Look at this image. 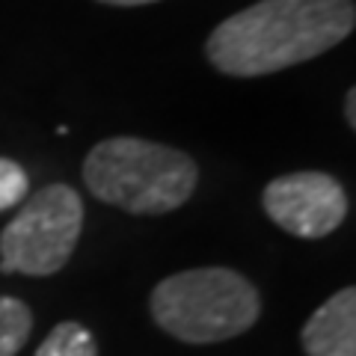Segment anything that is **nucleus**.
<instances>
[{
    "instance_id": "8",
    "label": "nucleus",
    "mask_w": 356,
    "mask_h": 356,
    "mask_svg": "<svg viewBox=\"0 0 356 356\" xmlns=\"http://www.w3.org/2000/svg\"><path fill=\"white\" fill-rule=\"evenodd\" d=\"M36 356H98V344L83 324L77 321H63L57 324L48 339L39 344Z\"/></svg>"
},
{
    "instance_id": "5",
    "label": "nucleus",
    "mask_w": 356,
    "mask_h": 356,
    "mask_svg": "<svg viewBox=\"0 0 356 356\" xmlns=\"http://www.w3.org/2000/svg\"><path fill=\"white\" fill-rule=\"evenodd\" d=\"M261 208L282 232L303 241L332 235L348 217V193L339 178L318 170L273 178L261 193Z\"/></svg>"
},
{
    "instance_id": "10",
    "label": "nucleus",
    "mask_w": 356,
    "mask_h": 356,
    "mask_svg": "<svg viewBox=\"0 0 356 356\" xmlns=\"http://www.w3.org/2000/svg\"><path fill=\"white\" fill-rule=\"evenodd\" d=\"M344 116H348V125L356 128V89H348V98H344Z\"/></svg>"
},
{
    "instance_id": "2",
    "label": "nucleus",
    "mask_w": 356,
    "mask_h": 356,
    "mask_svg": "<svg viewBox=\"0 0 356 356\" xmlns=\"http://www.w3.org/2000/svg\"><path fill=\"white\" fill-rule=\"evenodd\" d=\"M83 184L128 214H170L193 196L199 166L187 152L143 137H107L89 149Z\"/></svg>"
},
{
    "instance_id": "7",
    "label": "nucleus",
    "mask_w": 356,
    "mask_h": 356,
    "mask_svg": "<svg viewBox=\"0 0 356 356\" xmlns=\"http://www.w3.org/2000/svg\"><path fill=\"white\" fill-rule=\"evenodd\" d=\"M33 312L24 300L0 294V356H15L27 344Z\"/></svg>"
},
{
    "instance_id": "1",
    "label": "nucleus",
    "mask_w": 356,
    "mask_h": 356,
    "mask_svg": "<svg viewBox=\"0 0 356 356\" xmlns=\"http://www.w3.org/2000/svg\"><path fill=\"white\" fill-rule=\"evenodd\" d=\"M353 27V0H259L211 30L205 57L220 74L264 77L332 51Z\"/></svg>"
},
{
    "instance_id": "6",
    "label": "nucleus",
    "mask_w": 356,
    "mask_h": 356,
    "mask_svg": "<svg viewBox=\"0 0 356 356\" xmlns=\"http://www.w3.org/2000/svg\"><path fill=\"white\" fill-rule=\"evenodd\" d=\"M306 356H356V288H341L300 332Z\"/></svg>"
},
{
    "instance_id": "9",
    "label": "nucleus",
    "mask_w": 356,
    "mask_h": 356,
    "mask_svg": "<svg viewBox=\"0 0 356 356\" xmlns=\"http://www.w3.org/2000/svg\"><path fill=\"white\" fill-rule=\"evenodd\" d=\"M30 193V175L13 158H0V214L13 211Z\"/></svg>"
},
{
    "instance_id": "3",
    "label": "nucleus",
    "mask_w": 356,
    "mask_h": 356,
    "mask_svg": "<svg viewBox=\"0 0 356 356\" xmlns=\"http://www.w3.org/2000/svg\"><path fill=\"white\" fill-rule=\"evenodd\" d=\"M149 309L166 336L187 344H214L243 336L261 315V297L232 267H193L154 285Z\"/></svg>"
},
{
    "instance_id": "11",
    "label": "nucleus",
    "mask_w": 356,
    "mask_h": 356,
    "mask_svg": "<svg viewBox=\"0 0 356 356\" xmlns=\"http://www.w3.org/2000/svg\"><path fill=\"white\" fill-rule=\"evenodd\" d=\"M107 6H149V3H161V0H98Z\"/></svg>"
},
{
    "instance_id": "4",
    "label": "nucleus",
    "mask_w": 356,
    "mask_h": 356,
    "mask_svg": "<svg viewBox=\"0 0 356 356\" xmlns=\"http://www.w3.org/2000/svg\"><path fill=\"white\" fill-rule=\"evenodd\" d=\"M83 202L69 184L36 191L0 235V270L54 276L69 264L81 241Z\"/></svg>"
}]
</instances>
